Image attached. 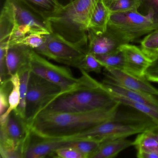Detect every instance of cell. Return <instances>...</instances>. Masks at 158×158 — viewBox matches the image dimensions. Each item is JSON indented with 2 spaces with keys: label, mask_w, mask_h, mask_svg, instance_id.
Instances as JSON below:
<instances>
[{
  "label": "cell",
  "mask_w": 158,
  "mask_h": 158,
  "mask_svg": "<svg viewBox=\"0 0 158 158\" xmlns=\"http://www.w3.org/2000/svg\"><path fill=\"white\" fill-rule=\"evenodd\" d=\"M108 26L127 35L132 40L158 29V20L151 13L143 15L138 10L111 13Z\"/></svg>",
  "instance_id": "cell-8"
},
{
  "label": "cell",
  "mask_w": 158,
  "mask_h": 158,
  "mask_svg": "<svg viewBox=\"0 0 158 158\" xmlns=\"http://www.w3.org/2000/svg\"><path fill=\"white\" fill-rule=\"evenodd\" d=\"M66 141L69 142L67 147L77 150L85 156V158H91L92 155L98 148L101 143L100 141L93 139H77Z\"/></svg>",
  "instance_id": "cell-25"
},
{
  "label": "cell",
  "mask_w": 158,
  "mask_h": 158,
  "mask_svg": "<svg viewBox=\"0 0 158 158\" xmlns=\"http://www.w3.org/2000/svg\"><path fill=\"white\" fill-rule=\"evenodd\" d=\"M33 49L23 44L10 45L7 49L6 63L10 76L30 66Z\"/></svg>",
  "instance_id": "cell-14"
},
{
  "label": "cell",
  "mask_w": 158,
  "mask_h": 158,
  "mask_svg": "<svg viewBox=\"0 0 158 158\" xmlns=\"http://www.w3.org/2000/svg\"><path fill=\"white\" fill-rule=\"evenodd\" d=\"M9 46L0 44V77L1 83H3L9 79L11 77L9 75L6 63V55Z\"/></svg>",
  "instance_id": "cell-31"
},
{
  "label": "cell",
  "mask_w": 158,
  "mask_h": 158,
  "mask_svg": "<svg viewBox=\"0 0 158 158\" xmlns=\"http://www.w3.org/2000/svg\"><path fill=\"white\" fill-rule=\"evenodd\" d=\"M75 0H64L65 3L66 4L70 3V2H73Z\"/></svg>",
  "instance_id": "cell-37"
},
{
  "label": "cell",
  "mask_w": 158,
  "mask_h": 158,
  "mask_svg": "<svg viewBox=\"0 0 158 158\" xmlns=\"http://www.w3.org/2000/svg\"><path fill=\"white\" fill-rule=\"evenodd\" d=\"M121 104L109 109L86 113L43 110L30 127L33 134L44 138H65L97 126L111 118Z\"/></svg>",
  "instance_id": "cell-1"
},
{
  "label": "cell",
  "mask_w": 158,
  "mask_h": 158,
  "mask_svg": "<svg viewBox=\"0 0 158 158\" xmlns=\"http://www.w3.org/2000/svg\"><path fill=\"white\" fill-rule=\"evenodd\" d=\"M106 78L117 85L131 90L158 96V89L151 85L146 77L136 76L124 70L106 67Z\"/></svg>",
  "instance_id": "cell-12"
},
{
  "label": "cell",
  "mask_w": 158,
  "mask_h": 158,
  "mask_svg": "<svg viewBox=\"0 0 158 158\" xmlns=\"http://www.w3.org/2000/svg\"><path fill=\"white\" fill-rule=\"evenodd\" d=\"M151 131L158 142V125L152 129Z\"/></svg>",
  "instance_id": "cell-36"
},
{
  "label": "cell",
  "mask_w": 158,
  "mask_h": 158,
  "mask_svg": "<svg viewBox=\"0 0 158 158\" xmlns=\"http://www.w3.org/2000/svg\"><path fill=\"white\" fill-rule=\"evenodd\" d=\"M46 40V35L32 34L27 35L17 41L15 44H24L33 49H35L42 46L45 43Z\"/></svg>",
  "instance_id": "cell-30"
},
{
  "label": "cell",
  "mask_w": 158,
  "mask_h": 158,
  "mask_svg": "<svg viewBox=\"0 0 158 158\" xmlns=\"http://www.w3.org/2000/svg\"><path fill=\"white\" fill-rule=\"evenodd\" d=\"M46 36L45 43L33 50L50 60L78 68L87 53L88 43H73L53 33Z\"/></svg>",
  "instance_id": "cell-5"
},
{
  "label": "cell",
  "mask_w": 158,
  "mask_h": 158,
  "mask_svg": "<svg viewBox=\"0 0 158 158\" xmlns=\"http://www.w3.org/2000/svg\"><path fill=\"white\" fill-rule=\"evenodd\" d=\"M158 124L149 116L137 110L136 112L119 113L106 122L85 130V138L102 142L117 139L125 138L151 130Z\"/></svg>",
  "instance_id": "cell-4"
},
{
  "label": "cell",
  "mask_w": 158,
  "mask_h": 158,
  "mask_svg": "<svg viewBox=\"0 0 158 158\" xmlns=\"http://www.w3.org/2000/svg\"><path fill=\"white\" fill-rule=\"evenodd\" d=\"M102 67L93 54L87 53L80 62L78 69H82L87 73L94 72L98 74L101 72Z\"/></svg>",
  "instance_id": "cell-28"
},
{
  "label": "cell",
  "mask_w": 158,
  "mask_h": 158,
  "mask_svg": "<svg viewBox=\"0 0 158 158\" xmlns=\"http://www.w3.org/2000/svg\"><path fill=\"white\" fill-rule=\"evenodd\" d=\"M120 49L125 60V71L139 77H145V73L153 60L135 45L128 43L122 45Z\"/></svg>",
  "instance_id": "cell-13"
},
{
  "label": "cell",
  "mask_w": 158,
  "mask_h": 158,
  "mask_svg": "<svg viewBox=\"0 0 158 158\" xmlns=\"http://www.w3.org/2000/svg\"><path fill=\"white\" fill-rule=\"evenodd\" d=\"M145 76L149 82L158 83V71L146 72Z\"/></svg>",
  "instance_id": "cell-35"
},
{
  "label": "cell",
  "mask_w": 158,
  "mask_h": 158,
  "mask_svg": "<svg viewBox=\"0 0 158 158\" xmlns=\"http://www.w3.org/2000/svg\"><path fill=\"white\" fill-rule=\"evenodd\" d=\"M13 85L12 89L9 97V108L7 111L0 116L1 126L7 122L8 117L12 111L16 110L20 102V81L18 73L11 77Z\"/></svg>",
  "instance_id": "cell-20"
},
{
  "label": "cell",
  "mask_w": 158,
  "mask_h": 158,
  "mask_svg": "<svg viewBox=\"0 0 158 158\" xmlns=\"http://www.w3.org/2000/svg\"><path fill=\"white\" fill-rule=\"evenodd\" d=\"M88 46L87 53L93 55H102L120 50L122 45L133 40L127 35L116 28L108 26L104 33L96 34L88 31Z\"/></svg>",
  "instance_id": "cell-11"
},
{
  "label": "cell",
  "mask_w": 158,
  "mask_h": 158,
  "mask_svg": "<svg viewBox=\"0 0 158 158\" xmlns=\"http://www.w3.org/2000/svg\"><path fill=\"white\" fill-rule=\"evenodd\" d=\"M134 145V142L125 138L117 139L103 141L91 158H111L119 152Z\"/></svg>",
  "instance_id": "cell-17"
},
{
  "label": "cell",
  "mask_w": 158,
  "mask_h": 158,
  "mask_svg": "<svg viewBox=\"0 0 158 158\" xmlns=\"http://www.w3.org/2000/svg\"><path fill=\"white\" fill-rule=\"evenodd\" d=\"M13 85L10 79L1 83L0 87V114H3L9 108V97L12 89Z\"/></svg>",
  "instance_id": "cell-29"
},
{
  "label": "cell",
  "mask_w": 158,
  "mask_h": 158,
  "mask_svg": "<svg viewBox=\"0 0 158 158\" xmlns=\"http://www.w3.org/2000/svg\"><path fill=\"white\" fill-rule=\"evenodd\" d=\"M104 68L110 67L124 70L125 69V60L121 50L108 54L94 55Z\"/></svg>",
  "instance_id": "cell-22"
},
{
  "label": "cell",
  "mask_w": 158,
  "mask_h": 158,
  "mask_svg": "<svg viewBox=\"0 0 158 158\" xmlns=\"http://www.w3.org/2000/svg\"><path fill=\"white\" fill-rule=\"evenodd\" d=\"M102 83L108 91L113 94L135 102L148 105L158 110V99L154 95L125 88L107 78Z\"/></svg>",
  "instance_id": "cell-15"
},
{
  "label": "cell",
  "mask_w": 158,
  "mask_h": 158,
  "mask_svg": "<svg viewBox=\"0 0 158 158\" xmlns=\"http://www.w3.org/2000/svg\"><path fill=\"white\" fill-rule=\"evenodd\" d=\"M110 94L112 96L113 98L115 101L118 102L121 105H125L133 108L136 110L139 111L142 113L147 114L151 118H152L158 124V110L154 109L148 105L139 102H135L125 98L121 96L113 94L110 92Z\"/></svg>",
  "instance_id": "cell-24"
},
{
  "label": "cell",
  "mask_w": 158,
  "mask_h": 158,
  "mask_svg": "<svg viewBox=\"0 0 158 158\" xmlns=\"http://www.w3.org/2000/svg\"><path fill=\"white\" fill-rule=\"evenodd\" d=\"M111 13L103 0H97L90 17L88 31L96 34L105 32L108 27Z\"/></svg>",
  "instance_id": "cell-16"
},
{
  "label": "cell",
  "mask_w": 158,
  "mask_h": 158,
  "mask_svg": "<svg viewBox=\"0 0 158 158\" xmlns=\"http://www.w3.org/2000/svg\"><path fill=\"white\" fill-rule=\"evenodd\" d=\"M137 157L139 158H158V153L154 152L138 150Z\"/></svg>",
  "instance_id": "cell-34"
},
{
  "label": "cell",
  "mask_w": 158,
  "mask_h": 158,
  "mask_svg": "<svg viewBox=\"0 0 158 158\" xmlns=\"http://www.w3.org/2000/svg\"><path fill=\"white\" fill-rule=\"evenodd\" d=\"M31 72L32 71L30 65L23 68L18 73L20 77V102L17 110L15 111L24 120L26 106L27 94Z\"/></svg>",
  "instance_id": "cell-21"
},
{
  "label": "cell",
  "mask_w": 158,
  "mask_h": 158,
  "mask_svg": "<svg viewBox=\"0 0 158 158\" xmlns=\"http://www.w3.org/2000/svg\"><path fill=\"white\" fill-rule=\"evenodd\" d=\"M134 142L137 150L154 152L158 153V142L151 130L139 134Z\"/></svg>",
  "instance_id": "cell-23"
},
{
  "label": "cell",
  "mask_w": 158,
  "mask_h": 158,
  "mask_svg": "<svg viewBox=\"0 0 158 158\" xmlns=\"http://www.w3.org/2000/svg\"><path fill=\"white\" fill-rule=\"evenodd\" d=\"M141 49L152 60L158 58V29L148 34L140 42Z\"/></svg>",
  "instance_id": "cell-27"
},
{
  "label": "cell",
  "mask_w": 158,
  "mask_h": 158,
  "mask_svg": "<svg viewBox=\"0 0 158 158\" xmlns=\"http://www.w3.org/2000/svg\"><path fill=\"white\" fill-rule=\"evenodd\" d=\"M61 94L60 88L31 72L26 97L25 120L30 128L36 116Z\"/></svg>",
  "instance_id": "cell-6"
},
{
  "label": "cell",
  "mask_w": 158,
  "mask_h": 158,
  "mask_svg": "<svg viewBox=\"0 0 158 158\" xmlns=\"http://www.w3.org/2000/svg\"><path fill=\"white\" fill-rule=\"evenodd\" d=\"M30 66L34 73L59 86L61 89V94L76 87L81 81L80 77L77 78L74 77L69 67L53 64L33 49Z\"/></svg>",
  "instance_id": "cell-9"
},
{
  "label": "cell",
  "mask_w": 158,
  "mask_h": 158,
  "mask_svg": "<svg viewBox=\"0 0 158 158\" xmlns=\"http://www.w3.org/2000/svg\"><path fill=\"white\" fill-rule=\"evenodd\" d=\"M30 127L15 110L9 115L6 123L1 126L0 153L2 158H23L24 147Z\"/></svg>",
  "instance_id": "cell-7"
},
{
  "label": "cell",
  "mask_w": 158,
  "mask_h": 158,
  "mask_svg": "<svg viewBox=\"0 0 158 158\" xmlns=\"http://www.w3.org/2000/svg\"><path fill=\"white\" fill-rule=\"evenodd\" d=\"M52 157L61 158H85L78 151L69 147L60 148L55 151Z\"/></svg>",
  "instance_id": "cell-32"
},
{
  "label": "cell",
  "mask_w": 158,
  "mask_h": 158,
  "mask_svg": "<svg viewBox=\"0 0 158 158\" xmlns=\"http://www.w3.org/2000/svg\"><path fill=\"white\" fill-rule=\"evenodd\" d=\"M41 16L48 19L59 11L64 4V0H22Z\"/></svg>",
  "instance_id": "cell-19"
},
{
  "label": "cell",
  "mask_w": 158,
  "mask_h": 158,
  "mask_svg": "<svg viewBox=\"0 0 158 158\" xmlns=\"http://www.w3.org/2000/svg\"><path fill=\"white\" fill-rule=\"evenodd\" d=\"M14 25L12 6L9 0H5L0 17V44L9 46V40Z\"/></svg>",
  "instance_id": "cell-18"
},
{
  "label": "cell",
  "mask_w": 158,
  "mask_h": 158,
  "mask_svg": "<svg viewBox=\"0 0 158 158\" xmlns=\"http://www.w3.org/2000/svg\"><path fill=\"white\" fill-rule=\"evenodd\" d=\"M141 5L148 13H151L158 20V0H141Z\"/></svg>",
  "instance_id": "cell-33"
},
{
  "label": "cell",
  "mask_w": 158,
  "mask_h": 158,
  "mask_svg": "<svg viewBox=\"0 0 158 158\" xmlns=\"http://www.w3.org/2000/svg\"><path fill=\"white\" fill-rule=\"evenodd\" d=\"M111 13L138 10L141 0H103Z\"/></svg>",
  "instance_id": "cell-26"
},
{
  "label": "cell",
  "mask_w": 158,
  "mask_h": 158,
  "mask_svg": "<svg viewBox=\"0 0 158 158\" xmlns=\"http://www.w3.org/2000/svg\"><path fill=\"white\" fill-rule=\"evenodd\" d=\"M78 85L57 97L43 110L61 112L86 113L109 109L117 103L102 83L80 69Z\"/></svg>",
  "instance_id": "cell-2"
},
{
  "label": "cell",
  "mask_w": 158,
  "mask_h": 158,
  "mask_svg": "<svg viewBox=\"0 0 158 158\" xmlns=\"http://www.w3.org/2000/svg\"><path fill=\"white\" fill-rule=\"evenodd\" d=\"M97 0H75L48 18L52 33L73 43H88V30Z\"/></svg>",
  "instance_id": "cell-3"
},
{
  "label": "cell",
  "mask_w": 158,
  "mask_h": 158,
  "mask_svg": "<svg viewBox=\"0 0 158 158\" xmlns=\"http://www.w3.org/2000/svg\"><path fill=\"white\" fill-rule=\"evenodd\" d=\"M12 6L14 28L26 35H49L52 33L48 19L43 17L22 0H9Z\"/></svg>",
  "instance_id": "cell-10"
}]
</instances>
